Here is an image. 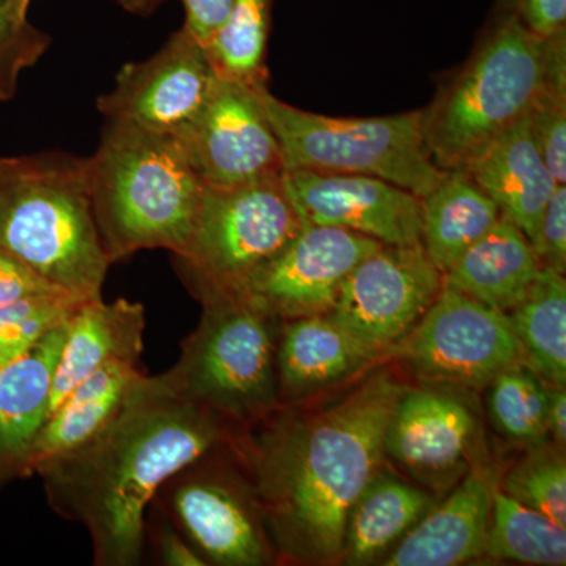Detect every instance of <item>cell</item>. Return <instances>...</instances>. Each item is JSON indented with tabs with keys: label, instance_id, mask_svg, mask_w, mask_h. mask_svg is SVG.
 Returning a JSON list of instances; mask_svg holds the SVG:
<instances>
[{
	"label": "cell",
	"instance_id": "39",
	"mask_svg": "<svg viewBox=\"0 0 566 566\" xmlns=\"http://www.w3.org/2000/svg\"><path fill=\"white\" fill-rule=\"evenodd\" d=\"M546 430L554 442L565 447L566 442V392L565 386L546 382Z\"/></svg>",
	"mask_w": 566,
	"mask_h": 566
},
{
	"label": "cell",
	"instance_id": "41",
	"mask_svg": "<svg viewBox=\"0 0 566 566\" xmlns=\"http://www.w3.org/2000/svg\"><path fill=\"white\" fill-rule=\"evenodd\" d=\"M32 0H9L11 10H13L14 17L20 20H28L29 7H31Z\"/></svg>",
	"mask_w": 566,
	"mask_h": 566
},
{
	"label": "cell",
	"instance_id": "16",
	"mask_svg": "<svg viewBox=\"0 0 566 566\" xmlns=\"http://www.w3.org/2000/svg\"><path fill=\"white\" fill-rule=\"evenodd\" d=\"M476 431L474 411L457 394L405 387L387 423L385 455L420 480L446 479L464 468Z\"/></svg>",
	"mask_w": 566,
	"mask_h": 566
},
{
	"label": "cell",
	"instance_id": "22",
	"mask_svg": "<svg viewBox=\"0 0 566 566\" xmlns=\"http://www.w3.org/2000/svg\"><path fill=\"white\" fill-rule=\"evenodd\" d=\"M526 234L501 216L497 223L444 274V285L509 314L542 271Z\"/></svg>",
	"mask_w": 566,
	"mask_h": 566
},
{
	"label": "cell",
	"instance_id": "3",
	"mask_svg": "<svg viewBox=\"0 0 566 566\" xmlns=\"http://www.w3.org/2000/svg\"><path fill=\"white\" fill-rule=\"evenodd\" d=\"M85 170L111 263L144 249L177 255L185 248L205 186L177 137L107 122Z\"/></svg>",
	"mask_w": 566,
	"mask_h": 566
},
{
	"label": "cell",
	"instance_id": "12",
	"mask_svg": "<svg viewBox=\"0 0 566 566\" xmlns=\"http://www.w3.org/2000/svg\"><path fill=\"white\" fill-rule=\"evenodd\" d=\"M444 285L422 244H381L354 268L327 314L375 353L392 349Z\"/></svg>",
	"mask_w": 566,
	"mask_h": 566
},
{
	"label": "cell",
	"instance_id": "4",
	"mask_svg": "<svg viewBox=\"0 0 566 566\" xmlns=\"http://www.w3.org/2000/svg\"><path fill=\"white\" fill-rule=\"evenodd\" d=\"M0 249L76 300L103 297L112 263L93 216L85 158L11 159L0 177Z\"/></svg>",
	"mask_w": 566,
	"mask_h": 566
},
{
	"label": "cell",
	"instance_id": "40",
	"mask_svg": "<svg viewBox=\"0 0 566 566\" xmlns=\"http://www.w3.org/2000/svg\"><path fill=\"white\" fill-rule=\"evenodd\" d=\"M166 0H117L118 6L137 17H148L159 9Z\"/></svg>",
	"mask_w": 566,
	"mask_h": 566
},
{
	"label": "cell",
	"instance_id": "31",
	"mask_svg": "<svg viewBox=\"0 0 566 566\" xmlns=\"http://www.w3.org/2000/svg\"><path fill=\"white\" fill-rule=\"evenodd\" d=\"M82 303L71 296H43L0 307V368L31 349Z\"/></svg>",
	"mask_w": 566,
	"mask_h": 566
},
{
	"label": "cell",
	"instance_id": "13",
	"mask_svg": "<svg viewBox=\"0 0 566 566\" xmlns=\"http://www.w3.org/2000/svg\"><path fill=\"white\" fill-rule=\"evenodd\" d=\"M216 77L207 48L181 28L151 57L126 63L96 106L107 122L177 136L202 109Z\"/></svg>",
	"mask_w": 566,
	"mask_h": 566
},
{
	"label": "cell",
	"instance_id": "20",
	"mask_svg": "<svg viewBox=\"0 0 566 566\" xmlns=\"http://www.w3.org/2000/svg\"><path fill=\"white\" fill-rule=\"evenodd\" d=\"M145 308L139 303L103 297L82 301L66 324L61 360L54 376L51 412L88 376L111 363L139 365L144 353Z\"/></svg>",
	"mask_w": 566,
	"mask_h": 566
},
{
	"label": "cell",
	"instance_id": "21",
	"mask_svg": "<svg viewBox=\"0 0 566 566\" xmlns=\"http://www.w3.org/2000/svg\"><path fill=\"white\" fill-rule=\"evenodd\" d=\"M66 324L69 319L0 368V474H22L46 422Z\"/></svg>",
	"mask_w": 566,
	"mask_h": 566
},
{
	"label": "cell",
	"instance_id": "18",
	"mask_svg": "<svg viewBox=\"0 0 566 566\" xmlns=\"http://www.w3.org/2000/svg\"><path fill=\"white\" fill-rule=\"evenodd\" d=\"M275 352L279 405L294 403L348 379L378 359L331 316L281 319Z\"/></svg>",
	"mask_w": 566,
	"mask_h": 566
},
{
	"label": "cell",
	"instance_id": "11",
	"mask_svg": "<svg viewBox=\"0 0 566 566\" xmlns=\"http://www.w3.org/2000/svg\"><path fill=\"white\" fill-rule=\"evenodd\" d=\"M175 137L205 188L234 189L282 177L281 145L259 87L216 77L202 109Z\"/></svg>",
	"mask_w": 566,
	"mask_h": 566
},
{
	"label": "cell",
	"instance_id": "23",
	"mask_svg": "<svg viewBox=\"0 0 566 566\" xmlns=\"http://www.w3.org/2000/svg\"><path fill=\"white\" fill-rule=\"evenodd\" d=\"M142 376L136 364L111 363L74 387L41 427L21 475L35 474L41 464L77 449L103 430Z\"/></svg>",
	"mask_w": 566,
	"mask_h": 566
},
{
	"label": "cell",
	"instance_id": "2",
	"mask_svg": "<svg viewBox=\"0 0 566 566\" xmlns=\"http://www.w3.org/2000/svg\"><path fill=\"white\" fill-rule=\"evenodd\" d=\"M238 434L163 375H144L103 430L35 474L51 509L88 532L96 566H136L144 560L145 515L159 488Z\"/></svg>",
	"mask_w": 566,
	"mask_h": 566
},
{
	"label": "cell",
	"instance_id": "35",
	"mask_svg": "<svg viewBox=\"0 0 566 566\" xmlns=\"http://www.w3.org/2000/svg\"><path fill=\"white\" fill-rule=\"evenodd\" d=\"M542 266L566 271V186L557 185L543 211L534 243Z\"/></svg>",
	"mask_w": 566,
	"mask_h": 566
},
{
	"label": "cell",
	"instance_id": "24",
	"mask_svg": "<svg viewBox=\"0 0 566 566\" xmlns=\"http://www.w3.org/2000/svg\"><path fill=\"white\" fill-rule=\"evenodd\" d=\"M422 248L446 274L501 219L497 205L463 169L444 170L422 197Z\"/></svg>",
	"mask_w": 566,
	"mask_h": 566
},
{
	"label": "cell",
	"instance_id": "15",
	"mask_svg": "<svg viewBox=\"0 0 566 566\" xmlns=\"http://www.w3.org/2000/svg\"><path fill=\"white\" fill-rule=\"evenodd\" d=\"M283 188L305 226L337 227L381 244H422V197L370 175L285 170Z\"/></svg>",
	"mask_w": 566,
	"mask_h": 566
},
{
	"label": "cell",
	"instance_id": "14",
	"mask_svg": "<svg viewBox=\"0 0 566 566\" xmlns=\"http://www.w3.org/2000/svg\"><path fill=\"white\" fill-rule=\"evenodd\" d=\"M381 243L337 227L303 226L240 293L279 319L327 315L348 275Z\"/></svg>",
	"mask_w": 566,
	"mask_h": 566
},
{
	"label": "cell",
	"instance_id": "34",
	"mask_svg": "<svg viewBox=\"0 0 566 566\" xmlns=\"http://www.w3.org/2000/svg\"><path fill=\"white\" fill-rule=\"evenodd\" d=\"M150 546L156 564L164 566H205L200 554L180 534L158 506L150 504L145 515V547Z\"/></svg>",
	"mask_w": 566,
	"mask_h": 566
},
{
	"label": "cell",
	"instance_id": "29",
	"mask_svg": "<svg viewBox=\"0 0 566 566\" xmlns=\"http://www.w3.org/2000/svg\"><path fill=\"white\" fill-rule=\"evenodd\" d=\"M488 387V411L499 433L524 446L546 441V382L532 368L512 365Z\"/></svg>",
	"mask_w": 566,
	"mask_h": 566
},
{
	"label": "cell",
	"instance_id": "10",
	"mask_svg": "<svg viewBox=\"0 0 566 566\" xmlns=\"http://www.w3.org/2000/svg\"><path fill=\"white\" fill-rule=\"evenodd\" d=\"M392 349L423 381L471 389L524 363L509 314L447 285Z\"/></svg>",
	"mask_w": 566,
	"mask_h": 566
},
{
	"label": "cell",
	"instance_id": "8",
	"mask_svg": "<svg viewBox=\"0 0 566 566\" xmlns=\"http://www.w3.org/2000/svg\"><path fill=\"white\" fill-rule=\"evenodd\" d=\"M303 221L282 177L234 189H203L185 248L175 256L191 293L240 292L286 248Z\"/></svg>",
	"mask_w": 566,
	"mask_h": 566
},
{
	"label": "cell",
	"instance_id": "6",
	"mask_svg": "<svg viewBox=\"0 0 566 566\" xmlns=\"http://www.w3.org/2000/svg\"><path fill=\"white\" fill-rule=\"evenodd\" d=\"M193 296L203 305L202 318L164 381L241 433L279 406V318L240 292L200 290Z\"/></svg>",
	"mask_w": 566,
	"mask_h": 566
},
{
	"label": "cell",
	"instance_id": "36",
	"mask_svg": "<svg viewBox=\"0 0 566 566\" xmlns=\"http://www.w3.org/2000/svg\"><path fill=\"white\" fill-rule=\"evenodd\" d=\"M43 296H70L0 249V307ZM73 297V296H71Z\"/></svg>",
	"mask_w": 566,
	"mask_h": 566
},
{
	"label": "cell",
	"instance_id": "26",
	"mask_svg": "<svg viewBox=\"0 0 566 566\" xmlns=\"http://www.w3.org/2000/svg\"><path fill=\"white\" fill-rule=\"evenodd\" d=\"M524 364L547 385L566 382L565 275L542 268L524 300L509 312Z\"/></svg>",
	"mask_w": 566,
	"mask_h": 566
},
{
	"label": "cell",
	"instance_id": "7",
	"mask_svg": "<svg viewBox=\"0 0 566 566\" xmlns=\"http://www.w3.org/2000/svg\"><path fill=\"white\" fill-rule=\"evenodd\" d=\"M260 102L281 145L283 172L370 175L419 197L441 180L424 144L420 111L389 117L338 118L282 102L268 85Z\"/></svg>",
	"mask_w": 566,
	"mask_h": 566
},
{
	"label": "cell",
	"instance_id": "32",
	"mask_svg": "<svg viewBox=\"0 0 566 566\" xmlns=\"http://www.w3.org/2000/svg\"><path fill=\"white\" fill-rule=\"evenodd\" d=\"M51 36L14 17L9 0H0V99L17 92L18 80L51 46Z\"/></svg>",
	"mask_w": 566,
	"mask_h": 566
},
{
	"label": "cell",
	"instance_id": "28",
	"mask_svg": "<svg viewBox=\"0 0 566 566\" xmlns=\"http://www.w3.org/2000/svg\"><path fill=\"white\" fill-rule=\"evenodd\" d=\"M274 0H234L229 18L207 46L216 74L260 87L268 85V40Z\"/></svg>",
	"mask_w": 566,
	"mask_h": 566
},
{
	"label": "cell",
	"instance_id": "42",
	"mask_svg": "<svg viewBox=\"0 0 566 566\" xmlns=\"http://www.w3.org/2000/svg\"><path fill=\"white\" fill-rule=\"evenodd\" d=\"M11 159H0V177L6 172L7 167L10 166Z\"/></svg>",
	"mask_w": 566,
	"mask_h": 566
},
{
	"label": "cell",
	"instance_id": "17",
	"mask_svg": "<svg viewBox=\"0 0 566 566\" xmlns=\"http://www.w3.org/2000/svg\"><path fill=\"white\" fill-rule=\"evenodd\" d=\"M494 474L479 465L398 542L386 566H455L485 556Z\"/></svg>",
	"mask_w": 566,
	"mask_h": 566
},
{
	"label": "cell",
	"instance_id": "9",
	"mask_svg": "<svg viewBox=\"0 0 566 566\" xmlns=\"http://www.w3.org/2000/svg\"><path fill=\"white\" fill-rule=\"evenodd\" d=\"M234 441L180 469L159 488L151 504L172 521L205 564H271L273 542Z\"/></svg>",
	"mask_w": 566,
	"mask_h": 566
},
{
	"label": "cell",
	"instance_id": "5",
	"mask_svg": "<svg viewBox=\"0 0 566 566\" xmlns=\"http://www.w3.org/2000/svg\"><path fill=\"white\" fill-rule=\"evenodd\" d=\"M543 87V39L499 11L463 69L420 111L424 144L436 166L461 169L526 118Z\"/></svg>",
	"mask_w": 566,
	"mask_h": 566
},
{
	"label": "cell",
	"instance_id": "1",
	"mask_svg": "<svg viewBox=\"0 0 566 566\" xmlns=\"http://www.w3.org/2000/svg\"><path fill=\"white\" fill-rule=\"evenodd\" d=\"M405 386L378 370L331 403H283L234 447L279 556L340 560L346 520L385 458L387 423Z\"/></svg>",
	"mask_w": 566,
	"mask_h": 566
},
{
	"label": "cell",
	"instance_id": "30",
	"mask_svg": "<svg viewBox=\"0 0 566 566\" xmlns=\"http://www.w3.org/2000/svg\"><path fill=\"white\" fill-rule=\"evenodd\" d=\"M565 447L532 446L504 476L501 490L520 504L534 509L566 528Z\"/></svg>",
	"mask_w": 566,
	"mask_h": 566
},
{
	"label": "cell",
	"instance_id": "25",
	"mask_svg": "<svg viewBox=\"0 0 566 566\" xmlns=\"http://www.w3.org/2000/svg\"><path fill=\"white\" fill-rule=\"evenodd\" d=\"M436 505L433 494L392 475L376 474L346 520L340 560L371 564Z\"/></svg>",
	"mask_w": 566,
	"mask_h": 566
},
{
	"label": "cell",
	"instance_id": "33",
	"mask_svg": "<svg viewBox=\"0 0 566 566\" xmlns=\"http://www.w3.org/2000/svg\"><path fill=\"white\" fill-rule=\"evenodd\" d=\"M526 118L547 169L566 185V91L543 87Z\"/></svg>",
	"mask_w": 566,
	"mask_h": 566
},
{
	"label": "cell",
	"instance_id": "27",
	"mask_svg": "<svg viewBox=\"0 0 566 566\" xmlns=\"http://www.w3.org/2000/svg\"><path fill=\"white\" fill-rule=\"evenodd\" d=\"M485 556L527 565L564 566L565 527L495 488Z\"/></svg>",
	"mask_w": 566,
	"mask_h": 566
},
{
	"label": "cell",
	"instance_id": "37",
	"mask_svg": "<svg viewBox=\"0 0 566 566\" xmlns=\"http://www.w3.org/2000/svg\"><path fill=\"white\" fill-rule=\"evenodd\" d=\"M501 13L520 21L538 39L566 31V0H494Z\"/></svg>",
	"mask_w": 566,
	"mask_h": 566
},
{
	"label": "cell",
	"instance_id": "38",
	"mask_svg": "<svg viewBox=\"0 0 566 566\" xmlns=\"http://www.w3.org/2000/svg\"><path fill=\"white\" fill-rule=\"evenodd\" d=\"M181 2L185 7L182 29L207 48L229 18L234 0H181Z\"/></svg>",
	"mask_w": 566,
	"mask_h": 566
},
{
	"label": "cell",
	"instance_id": "19",
	"mask_svg": "<svg viewBox=\"0 0 566 566\" xmlns=\"http://www.w3.org/2000/svg\"><path fill=\"white\" fill-rule=\"evenodd\" d=\"M461 169L534 245L543 211L558 182L532 139L527 118L486 144Z\"/></svg>",
	"mask_w": 566,
	"mask_h": 566
}]
</instances>
